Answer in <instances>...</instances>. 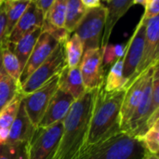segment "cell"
I'll return each mask as SVG.
<instances>
[{"instance_id":"f1b7e54d","label":"cell","mask_w":159,"mask_h":159,"mask_svg":"<svg viewBox=\"0 0 159 159\" xmlns=\"http://www.w3.org/2000/svg\"><path fill=\"white\" fill-rule=\"evenodd\" d=\"M159 1L158 0H147L145 5V11L143 15V19L148 20L152 18L159 16Z\"/></svg>"},{"instance_id":"4316f807","label":"cell","mask_w":159,"mask_h":159,"mask_svg":"<svg viewBox=\"0 0 159 159\" xmlns=\"http://www.w3.org/2000/svg\"><path fill=\"white\" fill-rule=\"evenodd\" d=\"M28 143H3L0 144V159H27Z\"/></svg>"},{"instance_id":"ffe728a7","label":"cell","mask_w":159,"mask_h":159,"mask_svg":"<svg viewBox=\"0 0 159 159\" xmlns=\"http://www.w3.org/2000/svg\"><path fill=\"white\" fill-rule=\"evenodd\" d=\"M86 12L87 8L83 6L81 0H67L64 29L69 34L75 33Z\"/></svg>"},{"instance_id":"7c38bea8","label":"cell","mask_w":159,"mask_h":159,"mask_svg":"<svg viewBox=\"0 0 159 159\" xmlns=\"http://www.w3.org/2000/svg\"><path fill=\"white\" fill-rule=\"evenodd\" d=\"M148 70L149 69H147L138 77H136L135 80L126 89V92L120 109V130L122 132H127L129 122L141 101L146 83Z\"/></svg>"},{"instance_id":"30bf717a","label":"cell","mask_w":159,"mask_h":159,"mask_svg":"<svg viewBox=\"0 0 159 159\" xmlns=\"http://www.w3.org/2000/svg\"><path fill=\"white\" fill-rule=\"evenodd\" d=\"M146 21L147 20L144 19H141L129 44L125 48V54L123 56V75L127 81L134 75L142 60L146 33Z\"/></svg>"},{"instance_id":"836d02e7","label":"cell","mask_w":159,"mask_h":159,"mask_svg":"<svg viewBox=\"0 0 159 159\" xmlns=\"http://www.w3.org/2000/svg\"><path fill=\"white\" fill-rule=\"evenodd\" d=\"M1 1H2V0H0V3H1Z\"/></svg>"},{"instance_id":"e0dca14e","label":"cell","mask_w":159,"mask_h":159,"mask_svg":"<svg viewBox=\"0 0 159 159\" xmlns=\"http://www.w3.org/2000/svg\"><path fill=\"white\" fill-rule=\"evenodd\" d=\"M59 89L70 94L75 101L80 99L87 91L83 84L80 68H68L67 66L60 74Z\"/></svg>"},{"instance_id":"cb8c5ba5","label":"cell","mask_w":159,"mask_h":159,"mask_svg":"<svg viewBox=\"0 0 159 159\" xmlns=\"http://www.w3.org/2000/svg\"><path fill=\"white\" fill-rule=\"evenodd\" d=\"M64 51L67 67L75 68L79 66L84 50L81 40L75 33L72 34L69 39L64 43Z\"/></svg>"},{"instance_id":"52a82bcc","label":"cell","mask_w":159,"mask_h":159,"mask_svg":"<svg viewBox=\"0 0 159 159\" xmlns=\"http://www.w3.org/2000/svg\"><path fill=\"white\" fill-rule=\"evenodd\" d=\"M60 75L54 76L47 84L41 87L39 89L32 92L31 94L22 96V103L25 112L32 123V125L37 129L48 105L59 89Z\"/></svg>"},{"instance_id":"603a6c76","label":"cell","mask_w":159,"mask_h":159,"mask_svg":"<svg viewBox=\"0 0 159 159\" xmlns=\"http://www.w3.org/2000/svg\"><path fill=\"white\" fill-rule=\"evenodd\" d=\"M0 54L2 59V64L7 74L11 76L14 80L19 82L21 70L17 57L13 52L12 45L4 43L0 48Z\"/></svg>"},{"instance_id":"6da1fadb","label":"cell","mask_w":159,"mask_h":159,"mask_svg":"<svg viewBox=\"0 0 159 159\" xmlns=\"http://www.w3.org/2000/svg\"><path fill=\"white\" fill-rule=\"evenodd\" d=\"M97 91H87L71 106L62 120V132L53 159H81L84 156Z\"/></svg>"},{"instance_id":"277c9868","label":"cell","mask_w":159,"mask_h":159,"mask_svg":"<svg viewBox=\"0 0 159 159\" xmlns=\"http://www.w3.org/2000/svg\"><path fill=\"white\" fill-rule=\"evenodd\" d=\"M67 66L64 43H59L49 57L20 85V92L22 96L31 94L47 84L54 76L60 75Z\"/></svg>"},{"instance_id":"d6a6232c","label":"cell","mask_w":159,"mask_h":159,"mask_svg":"<svg viewBox=\"0 0 159 159\" xmlns=\"http://www.w3.org/2000/svg\"><path fill=\"white\" fill-rule=\"evenodd\" d=\"M143 159H159L158 155H154V154H151L149 153L148 151H146L145 155L143 156Z\"/></svg>"},{"instance_id":"9a60e30c","label":"cell","mask_w":159,"mask_h":159,"mask_svg":"<svg viewBox=\"0 0 159 159\" xmlns=\"http://www.w3.org/2000/svg\"><path fill=\"white\" fill-rule=\"evenodd\" d=\"M133 6V0H108L106 2L105 25L102 37L101 48H105L108 46L111 34L116 22L128 12Z\"/></svg>"},{"instance_id":"7a4b0ae2","label":"cell","mask_w":159,"mask_h":159,"mask_svg":"<svg viewBox=\"0 0 159 159\" xmlns=\"http://www.w3.org/2000/svg\"><path fill=\"white\" fill-rule=\"evenodd\" d=\"M126 89L107 92L98 89L91 115L87 149L121 132L120 109Z\"/></svg>"},{"instance_id":"1f68e13d","label":"cell","mask_w":159,"mask_h":159,"mask_svg":"<svg viewBox=\"0 0 159 159\" xmlns=\"http://www.w3.org/2000/svg\"><path fill=\"white\" fill-rule=\"evenodd\" d=\"M83 6L87 8V9H91V8H95V7H101L102 4L101 1L99 0H81Z\"/></svg>"},{"instance_id":"8fae6325","label":"cell","mask_w":159,"mask_h":159,"mask_svg":"<svg viewBox=\"0 0 159 159\" xmlns=\"http://www.w3.org/2000/svg\"><path fill=\"white\" fill-rule=\"evenodd\" d=\"M59 42L52 37L49 34L42 32L39 38L36 41V44L20 74L19 80L20 87L22 85L26 79L49 57L52 51L55 49Z\"/></svg>"},{"instance_id":"4dcf8cb0","label":"cell","mask_w":159,"mask_h":159,"mask_svg":"<svg viewBox=\"0 0 159 159\" xmlns=\"http://www.w3.org/2000/svg\"><path fill=\"white\" fill-rule=\"evenodd\" d=\"M53 2H54V0H35V1H34L35 7L41 11L44 18L46 17L47 13L48 12Z\"/></svg>"},{"instance_id":"4fadbf2b","label":"cell","mask_w":159,"mask_h":159,"mask_svg":"<svg viewBox=\"0 0 159 159\" xmlns=\"http://www.w3.org/2000/svg\"><path fill=\"white\" fill-rule=\"evenodd\" d=\"M75 102V101L70 94L58 89L50 100L45 115L37 128L46 129L56 123L61 122Z\"/></svg>"},{"instance_id":"5b68a950","label":"cell","mask_w":159,"mask_h":159,"mask_svg":"<svg viewBox=\"0 0 159 159\" xmlns=\"http://www.w3.org/2000/svg\"><path fill=\"white\" fill-rule=\"evenodd\" d=\"M105 17L106 8L103 5L99 7L87 9L84 18L75 31V34L81 40L84 52L101 48Z\"/></svg>"},{"instance_id":"d4e9b609","label":"cell","mask_w":159,"mask_h":159,"mask_svg":"<svg viewBox=\"0 0 159 159\" xmlns=\"http://www.w3.org/2000/svg\"><path fill=\"white\" fill-rule=\"evenodd\" d=\"M22 100V94L20 92L1 112H0V129L9 131V129L15 120L20 104Z\"/></svg>"},{"instance_id":"44dd1931","label":"cell","mask_w":159,"mask_h":159,"mask_svg":"<svg viewBox=\"0 0 159 159\" xmlns=\"http://www.w3.org/2000/svg\"><path fill=\"white\" fill-rule=\"evenodd\" d=\"M31 0H8L5 1L6 5V14H7V29L5 34V42L12 32L13 28L26 10ZM4 42V43H5Z\"/></svg>"},{"instance_id":"7402d4cb","label":"cell","mask_w":159,"mask_h":159,"mask_svg":"<svg viewBox=\"0 0 159 159\" xmlns=\"http://www.w3.org/2000/svg\"><path fill=\"white\" fill-rule=\"evenodd\" d=\"M127 79L123 75V57L116 60L110 69L106 78H104L103 89L107 92L117 91L125 89Z\"/></svg>"},{"instance_id":"f546056e","label":"cell","mask_w":159,"mask_h":159,"mask_svg":"<svg viewBox=\"0 0 159 159\" xmlns=\"http://www.w3.org/2000/svg\"><path fill=\"white\" fill-rule=\"evenodd\" d=\"M7 29V14L5 1L0 3V48L5 42V34Z\"/></svg>"},{"instance_id":"484cf974","label":"cell","mask_w":159,"mask_h":159,"mask_svg":"<svg viewBox=\"0 0 159 159\" xmlns=\"http://www.w3.org/2000/svg\"><path fill=\"white\" fill-rule=\"evenodd\" d=\"M66 4L67 0H54L44 20L56 28H64Z\"/></svg>"},{"instance_id":"9c48e42d","label":"cell","mask_w":159,"mask_h":159,"mask_svg":"<svg viewBox=\"0 0 159 159\" xmlns=\"http://www.w3.org/2000/svg\"><path fill=\"white\" fill-rule=\"evenodd\" d=\"M159 16L152 18L146 21V33L143 46V51L141 62L134 75L127 81L125 89H127L136 77L144 71L159 62Z\"/></svg>"},{"instance_id":"ba28073f","label":"cell","mask_w":159,"mask_h":159,"mask_svg":"<svg viewBox=\"0 0 159 159\" xmlns=\"http://www.w3.org/2000/svg\"><path fill=\"white\" fill-rule=\"evenodd\" d=\"M104 48L88 50L83 53L79 68L86 91L98 89L104 82Z\"/></svg>"},{"instance_id":"83f0119b","label":"cell","mask_w":159,"mask_h":159,"mask_svg":"<svg viewBox=\"0 0 159 159\" xmlns=\"http://www.w3.org/2000/svg\"><path fill=\"white\" fill-rule=\"evenodd\" d=\"M145 149L154 155H158L159 152V122L149 129L146 133L140 139Z\"/></svg>"},{"instance_id":"5bb4252c","label":"cell","mask_w":159,"mask_h":159,"mask_svg":"<svg viewBox=\"0 0 159 159\" xmlns=\"http://www.w3.org/2000/svg\"><path fill=\"white\" fill-rule=\"evenodd\" d=\"M44 19L45 18L43 14L35 7L34 1H30L26 10L13 28L5 43H8L10 45L17 44L26 34H30L37 28H41L44 22Z\"/></svg>"},{"instance_id":"ac0fdd59","label":"cell","mask_w":159,"mask_h":159,"mask_svg":"<svg viewBox=\"0 0 159 159\" xmlns=\"http://www.w3.org/2000/svg\"><path fill=\"white\" fill-rule=\"evenodd\" d=\"M41 33H42V28H37L34 31L31 32L30 34L23 36L17 44L12 45L13 52L19 61L21 72H22L35 44H36L37 39L39 38Z\"/></svg>"},{"instance_id":"3957f363","label":"cell","mask_w":159,"mask_h":159,"mask_svg":"<svg viewBox=\"0 0 159 159\" xmlns=\"http://www.w3.org/2000/svg\"><path fill=\"white\" fill-rule=\"evenodd\" d=\"M146 151L140 139L121 131L89 147L81 159H143Z\"/></svg>"},{"instance_id":"d6986e66","label":"cell","mask_w":159,"mask_h":159,"mask_svg":"<svg viewBox=\"0 0 159 159\" xmlns=\"http://www.w3.org/2000/svg\"><path fill=\"white\" fill-rule=\"evenodd\" d=\"M20 93V84L5 71L0 54V112Z\"/></svg>"},{"instance_id":"2e32d148","label":"cell","mask_w":159,"mask_h":159,"mask_svg":"<svg viewBox=\"0 0 159 159\" xmlns=\"http://www.w3.org/2000/svg\"><path fill=\"white\" fill-rule=\"evenodd\" d=\"M34 131H35V128L32 125L25 112L23 103L21 102L19 107L17 116L9 129L8 137L6 143H29Z\"/></svg>"},{"instance_id":"8992f818","label":"cell","mask_w":159,"mask_h":159,"mask_svg":"<svg viewBox=\"0 0 159 159\" xmlns=\"http://www.w3.org/2000/svg\"><path fill=\"white\" fill-rule=\"evenodd\" d=\"M61 132L62 121L46 129H35V131L28 143L27 159L54 158Z\"/></svg>"}]
</instances>
